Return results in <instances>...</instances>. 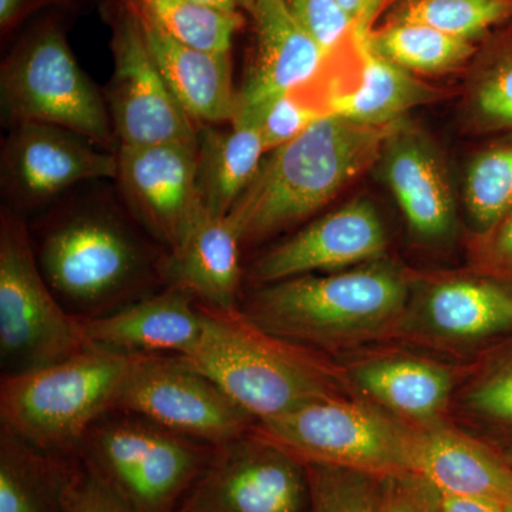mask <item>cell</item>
Returning a JSON list of instances; mask_svg holds the SVG:
<instances>
[{
    "mask_svg": "<svg viewBox=\"0 0 512 512\" xmlns=\"http://www.w3.org/2000/svg\"><path fill=\"white\" fill-rule=\"evenodd\" d=\"M389 126L326 113L285 146L269 151L228 218L242 244L261 241L325 207L375 161Z\"/></svg>",
    "mask_w": 512,
    "mask_h": 512,
    "instance_id": "6da1fadb",
    "label": "cell"
},
{
    "mask_svg": "<svg viewBox=\"0 0 512 512\" xmlns=\"http://www.w3.org/2000/svg\"><path fill=\"white\" fill-rule=\"evenodd\" d=\"M202 308L201 338L181 357L214 380L255 420L340 396L336 370L302 345L258 328L241 309Z\"/></svg>",
    "mask_w": 512,
    "mask_h": 512,
    "instance_id": "7a4b0ae2",
    "label": "cell"
},
{
    "mask_svg": "<svg viewBox=\"0 0 512 512\" xmlns=\"http://www.w3.org/2000/svg\"><path fill=\"white\" fill-rule=\"evenodd\" d=\"M406 302L402 275L373 265L265 285L241 312L258 328L289 342L332 346L389 328Z\"/></svg>",
    "mask_w": 512,
    "mask_h": 512,
    "instance_id": "3957f363",
    "label": "cell"
},
{
    "mask_svg": "<svg viewBox=\"0 0 512 512\" xmlns=\"http://www.w3.org/2000/svg\"><path fill=\"white\" fill-rule=\"evenodd\" d=\"M36 256L60 302L86 313V319L136 301L154 278H161L164 258L157 259L126 221L104 208L72 212L57 221L43 235Z\"/></svg>",
    "mask_w": 512,
    "mask_h": 512,
    "instance_id": "277c9868",
    "label": "cell"
},
{
    "mask_svg": "<svg viewBox=\"0 0 512 512\" xmlns=\"http://www.w3.org/2000/svg\"><path fill=\"white\" fill-rule=\"evenodd\" d=\"M134 357L90 346L62 362L3 375V429L56 456L82 450L90 430L116 410Z\"/></svg>",
    "mask_w": 512,
    "mask_h": 512,
    "instance_id": "5b68a950",
    "label": "cell"
},
{
    "mask_svg": "<svg viewBox=\"0 0 512 512\" xmlns=\"http://www.w3.org/2000/svg\"><path fill=\"white\" fill-rule=\"evenodd\" d=\"M0 96L13 126L52 124L111 153L119 148L106 97L77 63L60 13L35 20L19 36L0 70Z\"/></svg>",
    "mask_w": 512,
    "mask_h": 512,
    "instance_id": "8992f818",
    "label": "cell"
},
{
    "mask_svg": "<svg viewBox=\"0 0 512 512\" xmlns=\"http://www.w3.org/2000/svg\"><path fill=\"white\" fill-rule=\"evenodd\" d=\"M416 430L370 404L330 396L258 421L255 434L303 466L359 471L376 478L410 473Z\"/></svg>",
    "mask_w": 512,
    "mask_h": 512,
    "instance_id": "52a82bcc",
    "label": "cell"
},
{
    "mask_svg": "<svg viewBox=\"0 0 512 512\" xmlns=\"http://www.w3.org/2000/svg\"><path fill=\"white\" fill-rule=\"evenodd\" d=\"M90 348L83 319L64 308L40 271L18 211L0 217V356L5 375L62 362Z\"/></svg>",
    "mask_w": 512,
    "mask_h": 512,
    "instance_id": "ba28073f",
    "label": "cell"
},
{
    "mask_svg": "<svg viewBox=\"0 0 512 512\" xmlns=\"http://www.w3.org/2000/svg\"><path fill=\"white\" fill-rule=\"evenodd\" d=\"M84 463L144 512H173L212 451L143 417L101 419L82 446Z\"/></svg>",
    "mask_w": 512,
    "mask_h": 512,
    "instance_id": "9c48e42d",
    "label": "cell"
},
{
    "mask_svg": "<svg viewBox=\"0 0 512 512\" xmlns=\"http://www.w3.org/2000/svg\"><path fill=\"white\" fill-rule=\"evenodd\" d=\"M114 70L106 90L120 146L198 143V127L181 109L148 50L137 13L127 0H104Z\"/></svg>",
    "mask_w": 512,
    "mask_h": 512,
    "instance_id": "30bf717a",
    "label": "cell"
},
{
    "mask_svg": "<svg viewBox=\"0 0 512 512\" xmlns=\"http://www.w3.org/2000/svg\"><path fill=\"white\" fill-rule=\"evenodd\" d=\"M116 410L214 447L244 437L255 420L214 380L175 355L134 357Z\"/></svg>",
    "mask_w": 512,
    "mask_h": 512,
    "instance_id": "8fae6325",
    "label": "cell"
},
{
    "mask_svg": "<svg viewBox=\"0 0 512 512\" xmlns=\"http://www.w3.org/2000/svg\"><path fill=\"white\" fill-rule=\"evenodd\" d=\"M308 505L306 467L254 434L214 447L181 510L305 512Z\"/></svg>",
    "mask_w": 512,
    "mask_h": 512,
    "instance_id": "7c38bea8",
    "label": "cell"
},
{
    "mask_svg": "<svg viewBox=\"0 0 512 512\" xmlns=\"http://www.w3.org/2000/svg\"><path fill=\"white\" fill-rule=\"evenodd\" d=\"M117 153L63 127L20 123L2 148V188L15 208L45 204L84 181L116 180Z\"/></svg>",
    "mask_w": 512,
    "mask_h": 512,
    "instance_id": "4fadbf2b",
    "label": "cell"
},
{
    "mask_svg": "<svg viewBox=\"0 0 512 512\" xmlns=\"http://www.w3.org/2000/svg\"><path fill=\"white\" fill-rule=\"evenodd\" d=\"M197 144L160 143L117 148V184L131 215L167 251L200 218Z\"/></svg>",
    "mask_w": 512,
    "mask_h": 512,
    "instance_id": "5bb4252c",
    "label": "cell"
},
{
    "mask_svg": "<svg viewBox=\"0 0 512 512\" xmlns=\"http://www.w3.org/2000/svg\"><path fill=\"white\" fill-rule=\"evenodd\" d=\"M387 237L376 208L353 201L312 222L293 237L266 252L252 269L262 284L295 276L332 272L383 254Z\"/></svg>",
    "mask_w": 512,
    "mask_h": 512,
    "instance_id": "9a60e30c",
    "label": "cell"
},
{
    "mask_svg": "<svg viewBox=\"0 0 512 512\" xmlns=\"http://www.w3.org/2000/svg\"><path fill=\"white\" fill-rule=\"evenodd\" d=\"M251 16L255 52L238 92L234 121L252 119L269 100L311 86L328 60L285 0H256Z\"/></svg>",
    "mask_w": 512,
    "mask_h": 512,
    "instance_id": "2e32d148",
    "label": "cell"
},
{
    "mask_svg": "<svg viewBox=\"0 0 512 512\" xmlns=\"http://www.w3.org/2000/svg\"><path fill=\"white\" fill-rule=\"evenodd\" d=\"M83 323L93 348L124 356H185L201 338L204 308L191 293L168 286Z\"/></svg>",
    "mask_w": 512,
    "mask_h": 512,
    "instance_id": "e0dca14e",
    "label": "cell"
},
{
    "mask_svg": "<svg viewBox=\"0 0 512 512\" xmlns=\"http://www.w3.org/2000/svg\"><path fill=\"white\" fill-rule=\"evenodd\" d=\"M410 473L440 494L512 507V466L507 458L460 431L440 426L416 430Z\"/></svg>",
    "mask_w": 512,
    "mask_h": 512,
    "instance_id": "ac0fdd59",
    "label": "cell"
},
{
    "mask_svg": "<svg viewBox=\"0 0 512 512\" xmlns=\"http://www.w3.org/2000/svg\"><path fill=\"white\" fill-rule=\"evenodd\" d=\"M241 238L227 217L204 211L177 247L165 252L161 279L208 308L235 311L241 288Z\"/></svg>",
    "mask_w": 512,
    "mask_h": 512,
    "instance_id": "d6986e66",
    "label": "cell"
},
{
    "mask_svg": "<svg viewBox=\"0 0 512 512\" xmlns=\"http://www.w3.org/2000/svg\"><path fill=\"white\" fill-rule=\"evenodd\" d=\"M137 16L154 63L187 116L201 126L232 123L237 116L238 92L232 79L231 53L218 55L181 45L151 20L140 13Z\"/></svg>",
    "mask_w": 512,
    "mask_h": 512,
    "instance_id": "ffe728a7",
    "label": "cell"
},
{
    "mask_svg": "<svg viewBox=\"0 0 512 512\" xmlns=\"http://www.w3.org/2000/svg\"><path fill=\"white\" fill-rule=\"evenodd\" d=\"M265 154L264 140L254 121H234L229 128H198L197 178L204 210L227 217L254 180Z\"/></svg>",
    "mask_w": 512,
    "mask_h": 512,
    "instance_id": "44dd1931",
    "label": "cell"
},
{
    "mask_svg": "<svg viewBox=\"0 0 512 512\" xmlns=\"http://www.w3.org/2000/svg\"><path fill=\"white\" fill-rule=\"evenodd\" d=\"M386 181L410 227L441 238L453 227V198L439 161L413 138L397 141L384 163Z\"/></svg>",
    "mask_w": 512,
    "mask_h": 512,
    "instance_id": "7402d4cb",
    "label": "cell"
},
{
    "mask_svg": "<svg viewBox=\"0 0 512 512\" xmlns=\"http://www.w3.org/2000/svg\"><path fill=\"white\" fill-rule=\"evenodd\" d=\"M353 379L363 393L393 413L429 423L446 407L453 376L446 367L421 359L390 357L356 367Z\"/></svg>",
    "mask_w": 512,
    "mask_h": 512,
    "instance_id": "603a6c76",
    "label": "cell"
},
{
    "mask_svg": "<svg viewBox=\"0 0 512 512\" xmlns=\"http://www.w3.org/2000/svg\"><path fill=\"white\" fill-rule=\"evenodd\" d=\"M424 315L443 338H493L512 330V289L477 279L443 282L431 289Z\"/></svg>",
    "mask_w": 512,
    "mask_h": 512,
    "instance_id": "cb8c5ba5",
    "label": "cell"
},
{
    "mask_svg": "<svg viewBox=\"0 0 512 512\" xmlns=\"http://www.w3.org/2000/svg\"><path fill=\"white\" fill-rule=\"evenodd\" d=\"M356 42L363 62L359 84L349 92L330 94L326 113L367 126H389L433 97L430 87L414 79L412 73L376 55L363 40Z\"/></svg>",
    "mask_w": 512,
    "mask_h": 512,
    "instance_id": "d4e9b609",
    "label": "cell"
},
{
    "mask_svg": "<svg viewBox=\"0 0 512 512\" xmlns=\"http://www.w3.org/2000/svg\"><path fill=\"white\" fill-rule=\"evenodd\" d=\"M73 466L9 430H0V512H64Z\"/></svg>",
    "mask_w": 512,
    "mask_h": 512,
    "instance_id": "484cf974",
    "label": "cell"
},
{
    "mask_svg": "<svg viewBox=\"0 0 512 512\" xmlns=\"http://www.w3.org/2000/svg\"><path fill=\"white\" fill-rule=\"evenodd\" d=\"M127 2L181 45L202 52L229 55L235 35L244 28L245 18L241 10L229 12L191 0Z\"/></svg>",
    "mask_w": 512,
    "mask_h": 512,
    "instance_id": "4316f807",
    "label": "cell"
},
{
    "mask_svg": "<svg viewBox=\"0 0 512 512\" xmlns=\"http://www.w3.org/2000/svg\"><path fill=\"white\" fill-rule=\"evenodd\" d=\"M359 40L376 55L410 73L444 72L468 59L474 50L471 42L409 22H392Z\"/></svg>",
    "mask_w": 512,
    "mask_h": 512,
    "instance_id": "83f0119b",
    "label": "cell"
},
{
    "mask_svg": "<svg viewBox=\"0 0 512 512\" xmlns=\"http://www.w3.org/2000/svg\"><path fill=\"white\" fill-rule=\"evenodd\" d=\"M512 19V0H404L393 22L420 23L473 42Z\"/></svg>",
    "mask_w": 512,
    "mask_h": 512,
    "instance_id": "f1b7e54d",
    "label": "cell"
},
{
    "mask_svg": "<svg viewBox=\"0 0 512 512\" xmlns=\"http://www.w3.org/2000/svg\"><path fill=\"white\" fill-rule=\"evenodd\" d=\"M466 204L477 227L485 232L512 210V144L490 148L471 163Z\"/></svg>",
    "mask_w": 512,
    "mask_h": 512,
    "instance_id": "f546056e",
    "label": "cell"
},
{
    "mask_svg": "<svg viewBox=\"0 0 512 512\" xmlns=\"http://www.w3.org/2000/svg\"><path fill=\"white\" fill-rule=\"evenodd\" d=\"M311 512H376L380 478L325 466H305Z\"/></svg>",
    "mask_w": 512,
    "mask_h": 512,
    "instance_id": "4dcf8cb0",
    "label": "cell"
},
{
    "mask_svg": "<svg viewBox=\"0 0 512 512\" xmlns=\"http://www.w3.org/2000/svg\"><path fill=\"white\" fill-rule=\"evenodd\" d=\"M323 114L325 111L313 106L301 93L293 92L269 100L252 119L244 121L256 123L268 153L301 136Z\"/></svg>",
    "mask_w": 512,
    "mask_h": 512,
    "instance_id": "1f68e13d",
    "label": "cell"
},
{
    "mask_svg": "<svg viewBox=\"0 0 512 512\" xmlns=\"http://www.w3.org/2000/svg\"><path fill=\"white\" fill-rule=\"evenodd\" d=\"M64 512H144L89 464L72 467L63 490Z\"/></svg>",
    "mask_w": 512,
    "mask_h": 512,
    "instance_id": "d6a6232c",
    "label": "cell"
},
{
    "mask_svg": "<svg viewBox=\"0 0 512 512\" xmlns=\"http://www.w3.org/2000/svg\"><path fill=\"white\" fill-rule=\"evenodd\" d=\"M474 109L485 126L512 130V43L478 84Z\"/></svg>",
    "mask_w": 512,
    "mask_h": 512,
    "instance_id": "836d02e7",
    "label": "cell"
},
{
    "mask_svg": "<svg viewBox=\"0 0 512 512\" xmlns=\"http://www.w3.org/2000/svg\"><path fill=\"white\" fill-rule=\"evenodd\" d=\"M292 15L318 42L326 56L332 55L348 33H353V25L338 0H285Z\"/></svg>",
    "mask_w": 512,
    "mask_h": 512,
    "instance_id": "e575fe53",
    "label": "cell"
},
{
    "mask_svg": "<svg viewBox=\"0 0 512 512\" xmlns=\"http://www.w3.org/2000/svg\"><path fill=\"white\" fill-rule=\"evenodd\" d=\"M376 512H440V493L412 473L380 478Z\"/></svg>",
    "mask_w": 512,
    "mask_h": 512,
    "instance_id": "d590c367",
    "label": "cell"
},
{
    "mask_svg": "<svg viewBox=\"0 0 512 512\" xmlns=\"http://www.w3.org/2000/svg\"><path fill=\"white\" fill-rule=\"evenodd\" d=\"M467 403L485 419L512 426V357L474 384Z\"/></svg>",
    "mask_w": 512,
    "mask_h": 512,
    "instance_id": "8d00e7d4",
    "label": "cell"
},
{
    "mask_svg": "<svg viewBox=\"0 0 512 512\" xmlns=\"http://www.w3.org/2000/svg\"><path fill=\"white\" fill-rule=\"evenodd\" d=\"M92 3L93 0H0V30L3 37L9 36L42 10L74 13L89 8Z\"/></svg>",
    "mask_w": 512,
    "mask_h": 512,
    "instance_id": "74e56055",
    "label": "cell"
},
{
    "mask_svg": "<svg viewBox=\"0 0 512 512\" xmlns=\"http://www.w3.org/2000/svg\"><path fill=\"white\" fill-rule=\"evenodd\" d=\"M386 0H338L340 8L345 10L353 25V36L363 39L372 30V23Z\"/></svg>",
    "mask_w": 512,
    "mask_h": 512,
    "instance_id": "f35d334b",
    "label": "cell"
},
{
    "mask_svg": "<svg viewBox=\"0 0 512 512\" xmlns=\"http://www.w3.org/2000/svg\"><path fill=\"white\" fill-rule=\"evenodd\" d=\"M490 256L494 265L512 275V210L491 231Z\"/></svg>",
    "mask_w": 512,
    "mask_h": 512,
    "instance_id": "ab89813d",
    "label": "cell"
},
{
    "mask_svg": "<svg viewBox=\"0 0 512 512\" xmlns=\"http://www.w3.org/2000/svg\"><path fill=\"white\" fill-rule=\"evenodd\" d=\"M440 512H505V508L480 498L440 494Z\"/></svg>",
    "mask_w": 512,
    "mask_h": 512,
    "instance_id": "60d3db41",
    "label": "cell"
},
{
    "mask_svg": "<svg viewBox=\"0 0 512 512\" xmlns=\"http://www.w3.org/2000/svg\"><path fill=\"white\" fill-rule=\"evenodd\" d=\"M191 2L214 6V8L229 10V12H237V10H241L238 8L237 2H235V0H191Z\"/></svg>",
    "mask_w": 512,
    "mask_h": 512,
    "instance_id": "b9f144b4",
    "label": "cell"
},
{
    "mask_svg": "<svg viewBox=\"0 0 512 512\" xmlns=\"http://www.w3.org/2000/svg\"><path fill=\"white\" fill-rule=\"evenodd\" d=\"M235 2H237L239 9L245 10V12H248L249 15H251L252 10H254L256 0H235Z\"/></svg>",
    "mask_w": 512,
    "mask_h": 512,
    "instance_id": "7bdbcfd3",
    "label": "cell"
},
{
    "mask_svg": "<svg viewBox=\"0 0 512 512\" xmlns=\"http://www.w3.org/2000/svg\"><path fill=\"white\" fill-rule=\"evenodd\" d=\"M505 458H507L508 463H510V464H511V466H512V448H511V450H510V453H508V454H507V457H505Z\"/></svg>",
    "mask_w": 512,
    "mask_h": 512,
    "instance_id": "ee69618b",
    "label": "cell"
},
{
    "mask_svg": "<svg viewBox=\"0 0 512 512\" xmlns=\"http://www.w3.org/2000/svg\"><path fill=\"white\" fill-rule=\"evenodd\" d=\"M505 512H512V507L511 508H505Z\"/></svg>",
    "mask_w": 512,
    "mask_h": 512,
    "instance_id": "f6af8a7d",
    "label": "cell"
},
{
    "mask_svg": "<svg viewBox=\"0 0 512 512\" xmlns=\"http://www.w3.org/2000/svg\"><path fill=\"white\" fill-rule=\"evenodd\" d=\"M178 512H191V511L181 510V508H180V510H178Z\"/></svg>",
    "mask_w": 512,
    "mask_h": 512,
    "instance_id": "bcb514c9",
    "label": "cell"
}]
</instances>
